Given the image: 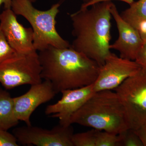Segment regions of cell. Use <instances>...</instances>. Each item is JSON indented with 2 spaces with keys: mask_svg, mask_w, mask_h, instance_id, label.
Returning a JSON list of instances; mask_svg holds the SVG:
<instances>
[{
  "mask_svg": "<svg viewBox=\"0 0 146 146\" xmlns=\"http://www.w3.org/2000/svg\"><path fill=\"white\" fill-rule=\"evenodd\" d=\"M110 13L116 22L119 35L118 39L110 44V48L117 50L121 58L135 60L143 43L139 33L123 19L113 3L110 8Z\"/></svg>",
  "mask_w": 146,
  "mask_h": 146,
  "instance_id": "12",
  "label": "cell"
},
{
  "mask_svg": "<svg viewBox=\"0 0 146 146\" xmlns=\"http://www.w3.org/2000/svg\"><path fill=\"white\" fill-rule=\"evenodd\" d=\"M95 93L94 84L88 86L61 92L62 97L54 104L46 108L45 113L51 117L58 118L61 125L69 126L71 118Z\"/></svg>",
  "mask_w": 146,
  "mask_h": 146,
  "instance_id": "9",
  "label": "cell"
},
{
  "mask_svg": "<svg viewBox=\"0 0 146 146\" xmlns=\"http://www.w3.org/2000/svg\"><path fill=\"white\" fill-rule=\"evenodd\" d=\"M38 55L42 78L51 82L56 94L93 84L101 67L71 46L62 48L50 46L39 51Z\"/></svg>",
  "mask_w": 146,
  "mask_h": 146,
  "instance_id": "1",
  "label": "cell"
},
{
  "mask_svg": "<svg viewBox=\"0 0 146 146\" xmlns=\"http://www.w3.org/2000/svg\"><path fill=\"white\" fill-rule=\"evenodd\" d=\"M13 134L20 144L37 146H73L74 130L71 125L59 124L51 129L32 125L16 128Z\"/></svg>",
  "mask_w": 146,
  "mask_h": 146,
  "instance_id": "7",
  "label": "cell"
},
{
  "mask_svg": "<svg viewBox=\"0 0 146 146\" xmlns=\"http://www.w3.org/2000/svg\"><path fill=\"white\" fill-rule=\"evenodd\" d=\"M121 1L127 3L129 5L134 2V0H90L88 2L83 3L82 5H81L80 8H88L89 7L97 3L104 1Z\"/></svg>",
  "mask_w": 146,
  "mask_h": 146,
  "instance_id": "22",
  "label": "cell"
},
{
  "mask_svg": "<svg viewBox=\"0 0 146 146\" xmlns=\"http://www.w3.org/2000/svg\"><path fill=\"white\" fill-rule=\"evenodd\" d=\"M42 70L37 51L16 53L0 64V83L7 90L40 83L42 81Z\"/></svg>",
  "mask_w": 146,
  "mask_h": 146,
  "instance_id": "6",
  "label": "cell"
},
{
  "mask_svg": "<svg viewBox=\"0 0 146 146\" xmlns=\"http://www.w3.org/2000/svg\"><path fill=\"white\" fill-rule=\"evenodd\" d=\"M134 61L140 66L141 70L146 72V41H143Z\"/></svg>",
  "mask_w": 146,
  "mask_h": 146,
  "instance_id": "20",
  "label": "cell"
},
{
  "mask_svg": "<svg viewBox=\"0 0 146 146\" xmlns=\"http://www.w3.org/2000/svg\"><path fill=\"white\" fill-rule=\"evenodd\" d=\"M98 129H93L86 132L73 134V146H96Z\"/></svg>",
  "mask_w": 146,
  "mask_h": 146,
  "instance_id": "15",
  "label": "cell"
},
{
  "mask_svg": "<svg viewBox=\"0 0 146 146\" xmlns=\"http://www.w3.org/2000/svg\"><path fill=\"white\" fill-rule=\"evenodd\" d=\"M16 15L11 9H5L0 13V28L6 39L18 53L36 50L32 29L24 27L18 22Z\"/></svg>",
  "mask_w": 146,
  "mask_h": 146,
  "instance_id": "11",
  "label": "cell"
},
{
  "mask_svg": "<svg viewBox=\"0 0 146 146\" xmlns=\"http://www.w3.org/2000/svg\"><path fill=\"white\" fill-rule=\"evenodd\" d=\"M134 131L141 139L144 146H146V125L140 128L138 130Z\"/></svg>",
  "mask_w": 146,
  "mask_h": 146,
  "instance_id": "23",
  "label": "cell"
},
{
  "mask_svg": "<svg viewBox=\"0 0 146 146\" xmlns=\"http://www.w3.org/2000/svg\"><path fill=\"white\" fill-rule=\"evenodd\" d=\"M12 0H0V8L2 5H3L5 9H11Z\"/></svg>",
  "mask_w": 146,
  "mask_h": 146,
  "instance_id": "24",
  "label": "cell"
},
{
  "mask_svg": "<svg viewBox=\"0 0 146 146\" xmlns=\"http://www.w3.org/2000/svg\"><path fill=\"white\" fill-rule=\"evenodd\" d=\"M83 1L84 3H86L89 2L90 0H82Z\"/></svg>",
  "mask_w": 146,
  "mask_h": 146,
  "instance_id": "25",
  "label": "cell"
},
{
  "mask_svg": "<svg viewBox=\"0 0 146 146\" xmlns=\"http://www.w3.org/2000/svg\"><path fill=\"white\" fill-rule=\"evenodd\" d=\"M122 104L128 129L146 125V72L140 70L115 89Z\"/></svg>",
  "mask_w": 146,
  "mask_h": 146,
  "instance_id": "5",
  "label": "cell"
},
{
  "mask_svg": "<svg viewBox=\"0 0 146 146\" xmlns=\"http://www.w3.org/2000/svg\"><path fill=\"white\" fill-rule=\"evenodd\" d=\"M32 3L35 2V1H36V0H29Z\"/></svg>",
  "mask_w": 146,
  "mask_h": 146,
  "instance_id": "26",
  "label": "cell"
},
{
  "mask_svg": "<svg viewBox=\"0 0 146 146\" xmlns=\"http://www.w3.org/2000/svg\"><path fill=\"white\" fill-rule=\"evenodd\" d=\"M31 86L25 94L13 98L16 117L27 125H31V117L36 108L52 100L56 94L52 84L48 80Z\"/></svg>",
  "mask_w": 146,
  "mask_h": 146,
  "instance_id": "10",
  "label": "cell"
},
{
  "mask_svg": "<svg viewBox=\"0 0 146 146\" xmlns=\"http://www.w3.org/2000/svg\"><path fill=\"white\" fill-rule=\"evenodd\" d=\"M135 28L138 31L143 41H146V20L140 21Z\"/></svg>",
  "mask_w": 146,
  "mask_h": 146,
  "instance_id": "21",
  "label": "cell"
},
{
  "mask_svg": "<svg viewBox=\"0 0 146 146\" xmlns=\"http://www.w3.org/2000/svg\"><path fill=\"white\" fill-rule=\"evenodd\" d=\"M119 135V146H144L141 139L133 129H128Z\"/></svg>",
  "mask_w": 146,
  "mask_h": 146,
  "instance_id": "16",
  "label": "cell"
},
{
  "mask_svg": "<svg viewBox=\"0 0 146 146\" xmlns=\"http://www.w3.org/2000/svg\"><path fill=\"white\" fill-rule=\"evenodd\" d=\"M119 134L98 130L96 146H119Z\"/></svg>",
  "mask_w": 146,
  "mask_h": 146,
  "instance_id": "17",
  "label": "cell"
},
{
  "mask_svg": "<svg viewBox=\"0 0 146 146\" xmlns=\"http://www.w3.org/2000/svg\"><path fill=\"white\" fill-rule=\"evenodd\" d=\"M141 70L134 60L125 59L110 52L94 83L95 92L112 90L118 87L127 79L136 74Z\"/></svg>",
  "mask_w": 146,
  "mask_h": 146,
  "instance_id": "8",
  "label": "cell"
},
{
  "mask_svg": "<svg viewBox=\"0 0 146 146\" xmlns=\"http://www.w3.org/2000/svg\"><path fill=\"white\" fill-rule=\"evenodd\" d=\"M16 53L9 44L0 28V64L12 57Z\"/></svg>",
  "mask_w": 146,
  "mask_h": 146,
  "instance_id": "18",
  "label": "cell"
},
{
  "mask_svg": "<svg viewBox=\"0 0 146 146\" xmlns=\"http://www.w3.org/2000/svg\"><path fill=\"white\" fill-rule=\"evenodd\" d=\"M70 123L116 134L128 129L122 104L111 90L95 92L72 116Z\"/></svg>",
  "mask_w": 146,
  "mask_h": 146,
  "instance_id": "3",
  "label": "cell"
},
{
  "mask_svg": "<svg viewBox=\"0 0 146 146\" xmlns=\"http://www.w3.org/2000/svg\"><path fill=\"white\" fill-rule=\"evenodd\" d=\"M113 3L111 1L97 3L90 9L80 8L70 15L75 37L71 47L100 66L111 52L110 8Z\"/></svg>",
  "mask_w": 146,
  "mask_h": 146,
  "instance_id": "2",
  "label": "cell"
},
{
  "mask_svg": "<svg viewBox=\"0 0 146 146\" xmlns=\"http://www.w3.org/2000/svg\"><path fill=\"white\" fill-rule=\"evenodd\" d=\"M19 122L15 114L13 98L9 92L0 89V129L7 131Z\"/></svg>",
  "mask_w": 146,
  "mask_h": 146,
  "instance_id": "13",
  "label": "cell"
},
{
  "mask_svg": "<svg viewBox=\"0 0 146 146\" xmlns=\"http://www.w3.org/2000/svg\"><path fill=\"white\" fill-rule=\"evenodd\" d=\"M120 14L122 18L133 27L140 21L146 20V0L134 1Z\"/></svg>",
  "mask_w": 146,
  "mask_h": 146,
  "instance_id": "14",
  "label": "cell"
},
{
  "mask_svg": "<svg viewBox=\"0 0 146 146\" xmlns=\"http://www.w3.org/2000/svg\"><path fill=\"white\" fill-rule=\"evenodd\" d=\"M18 142L13 134L7 131L0 129V146H18Z\"/></svg>",
  "mask_w": 146,
  "mask_h": 146,
  "instance_id": "19",
  "label": "cell"
},
{
  "mask_svg": "<svg viewBox=\"0 0 146 146\" xmlns=\"http://www.w3.org/2000/svg\"><path fill=\"white\" fill-rule=\"evenodd\" d=\"M29 0H12L11 9L16 15L22 16L31 26L34 35L35 50L40 51L50 46L57 48L70 46L56 29V17L59 12L60 3L53 5L46 10H40L33 6Z\"/></svg>",
  "mask_w": 146,
  "mask_h": 146,
  "instance_id": "4",
  "label": "cell"
}]
</instances>
